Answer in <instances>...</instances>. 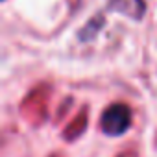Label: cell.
Segmentation results:
<instances>
[{"label":"cell","mask_w":157,"mask_h":157,"mask_svg":"<svg viewBox=\"0 0 157 157\" xmlns=\"http://www.w3.org/2000/svg\"><path fill=\"white\" fill-rule=\"evenodd\" d=\"M129 126H131V111L124 104H113L102 115V129L111 137L126 133Z\"/></svg>","instance_id":"cell-1"}]
</instances>
